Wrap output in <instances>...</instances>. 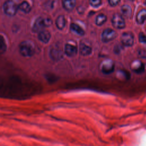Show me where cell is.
Listing matches in <instances>:
<instances>
[{"mask_svg": "<svg viewBox=\"0 0 146 146\" xmlns=\"http://www.w3.org/2000/svg\"><path fill=\"white\" fill-rule=\"evenodd\" d=\"M108 1L109 3L110 4V5H111L112 6H115L117 5L120 1V0H108Z\"/></svg>", "mask_w": 146, "mask_h": 146, "instance_id": "obj_25", "label": "cell"}, {"mask_svg": "<svg viewBox=\"0 0 146 146\" xmlns=\"http://www.w3.org/2000/svg\"><path fill=\"white\" fill-rule=\"evenodd\" d=\"M146 19V10L142 9L137 14L136 17V21L138 23L142 24Z\"/></svg>", "mask_w": 146, "mask_h": 146, "instance_id": "obj_15", "label": "cell"}, {"mask_svg": "<svg viewBox=\"0 0 146 146\" xmlns=\"http://www.w3.org/2000/svg\"><path fill=\"white\" fill-rule=\"evenodd\" d=\"M50 38L51 34L47 30H42L39 32L38 38L41 42L44 43H47L50 40Z\"/></svg>", "mask_w": 146, "mask_h": 146, "instance_id": "obj_10", "label": "cell"}, {"mask_svg": "<svg viewBox=\"0 0 146 146\" xmlns=\"http://www.w3.org/2000/svg\"><path fill=\"white\" fill-rule=\"evenodd\" d=\"M4 13L8 16H14L18 9V6L12 0L6 1L3 6Z\"/></svg>", "mask_w": 146, "mask_h": 146, "instance_id": "obj_2", "label": "cell"}, {"mask_svg": "<svg viewBox=\"0 0 146 146\" xmlns=\"http://www.w3.org/2000/svg\"><path fill=\"white\" fill-rule=\"evenodd\" d=\"M19 52L25 57L32 56L35 53V46L33 42L30 40L23 41L19 45Z\"/></svg>", "mask_w": 146, "mask_h": 146, "instance_id": "obj_1", "label": "cell"}, {"mask_svg": "<svg viewBox=\"0 0 146 146\" xmlns=\"http://www.w3.org/2000/svg\"><path fill=\"white\" fill-rule=\"evenodd\" d=\"M76 4V0H63V5L64 8L67 11L72 10Z\"/></svg>", "mask_w": 146, "mask_h": 146, "instance_id": "obj_13", "label": "cell"}, {"mask_svg": "<svg viewBox=\"0 0 146 146\" xmlns=\"http://www.w3.org/2000/svg\"><path fill=\"white\" fill-rule=\"evenodd\" d=\"M43 23H44V27L50 26L52 23V20L50 18H43Z\"/></svg>", "mask_w": 146, "mask_h": 146, "instance_id": "obj_22", "label": "cell"}, {"mask_svg": "<svg viewBox=\"0 0 146 146\" xmlns=\"http://www.w3.org/2000/svg\"><path fill=\"white\" fill-rule=\"evenodd\" d=\"M145 4H146V1H145Z\"/></svg>", "mask_w": 146, "mask_h": 146, "instance_id": "obj_27", "label": "cell"}, {"mask_svg": "<svg viewBox=\"0 0 146 146\" xmlns=\"http://www.w3.org/2000/svg\"><path fill=\"white\" fill-rule=\"evenodd\" d=\"M115 64L112 60L106 59L100 63V70L105 74H110L114 71Z\"/></svg>", "mask_w": 146, "mask_h": 146, "instance_id": "obj_3", "label": "cell"}, {"mask_svg": "<svg viewBox=\"0 0 146 146\" xmlns=\"http://www.w3.org/2000/svg\"><path fill=\"white\" fill-rule=\"evenodd\" d=\"M106 21H107V17L103 14H100L96 17L95 22L97 25L101 26L103 24H104L106 22Z\"/></svg>", "mask_w": 146, "mask_h": 146, "instance_id": "obj_19", "label": "cell"}, {"mask_svg": "<svg viewBox=\"0 0 146 146\" xmlns=\"http://www.w3.org/2000/svg\"><path fill=\"white\" fill-rule=\"evenodd\" d=\"M89 2L90 5L94 7H99L102 3L101 0H89Z\"/></svg>", "mask_w": 146, "mask_h": 146, "instance_id": "obj_21", "label": "cell"}, {"mask_svg": "<svg viewBox=\"0 0 146 146\" xmlns=\"http://www.w3.org/2000/svg\"><path fill=\"white\" fill-rule=\"evenodd\" d=\"M70 29L72 31L79 35H83L84 34V31L77 24L71 23L70 25Z\"/></svg>", "mask_w": 146, "mask_h": 146, "instance_id": "obj_16", "label": "cell"}, {"mask_svg": "<svg viewBox=\"0 0 146 146\" xmlns=\"http://www.w3.org/2000/svg\"><path fill=\"white\" fill-rule=\"evenodd\" d=\"M139 56H140L141 58H146V50L144 49H140L138 51Z\"/></svg>", "mask_w": 146, "mask_h": 146, "instance_id": "obj_24", "label": "cell"}, {"mask_svg": "<svg viewBox=\"0 0 146 146\" xmlns=\"http://www.w3.org/2000/svg\"><path fill=\"white\" fill-rule=\"evenodd\" d=\"M117 36L116 31L111 29H105L102 34V40L103 42H108L114 39Z\"/></svg>", "mask_w": 146, "mask_h": 146, "instance_id": "obj_4", "label": "cell"}, {"mask_svg": "<svg viewBox=\"0 0 146 146\" xmlns=\"http://www.w3.org/2000/svg\"><path fill=\"white\" fill-rule=\"evenodd\" d=\"M50 56L54 60H58L63 57V52L60 48L58 47H54L50 51Z\"/></svg>", "mask_w": 146, "mask_h": 146, "instance_id": "obj_8", "label": "cell"}, {"mask_svg": "<svg viewBox=\"0 0 146 146\" xmlns=\"http://www.w3.org/2000/svg\"><path fill=\"white\" fill-rule=\"evenodd\" d=\"M66 25V20L63 15H59L56 20V26L59 30L63 29Z\"/></svg>", "mask_w": 146, "mask_h": 146, "instance_id": "obj_17", "label": "cell"}, {"mask_svg": "<svg viewBox=\"0 0 146 146\" xmlns=\"http://www.w3.org/2000/svg\"><path fill=\"white\" fill-rule=\"evenodd\" d=\"M77 47L72 44L67 43L65 45L64 52L68 56H73L77 53Z\"/></svg>", "mask_w": 146, "mask_h": 146, "instance_id": "obj_9", "label": "cell"}, {"mask_svg": "<svg viewBox=\"0 0 146 146\" xmlns=\"http://www.w3.org/2000/svg\"><path fill=\"white\" fill-rule=\"evenodd\" d=\"M130 1H133L134 0H130Z\"/></svg>", "mask_w": 146, "mask_h": 146, "instance_id": "obj_26", "label": "cell"}, {"mask_svg": "<svg viewBox=\"0 0 146 146\" xmlns=\"http://www.w3.org/2000/svg\"><path fill=\"white\" fill-rule=\"evenodd\" d=\"M43 27H44L43 21L42 18H38L35 22L33 27V31L36 33L39 32L40 31L42 30Z\"/></svg>", "mask_w": 146, "mask_h": 146, "instance_id": "obj_11", "label": "cell"}, {"mask_svg": "<svg viewBox=\"0 0 146 146\" xmlns=\"http://www.w3.org/2000/svg\"><path fill=\"white\" fill-rule=\"evenodd\" d=\"M79 51L82 55L87 56L92 52V48L89 46H87L83 43H81L80 44Z\"/></svg>", "mask_w": 146, "mask_h": 146, "instance_id": "obj_12", "label": "cell"}, {"mask_svg": "<svg viewBox=\"0 0 146 146\" xmlns=\"http://www.w3.org/2000/svg\"><path fill=\"white\" fill-rule=\"evenodd\" d=\"M121 11L123 15L126 18H129L131 16L132 10L129 6L127 5H123L121 8Z\"/></svg>", "mask_w": 146, "mask_h": 146, "instance_id": "obj_18", "label": "cell"}, {"mask_svg": "<svg viewBox=\"0 0 146 146\" xmlns=\"http://www.w3.org/2000/svg\"><path fill=\"white\" fill-rule=\"evenodd\" d=\"M120 39L121 43L125 46H132L134 43V37L131 33H124L121 35Z\"/></svg>", "mask_w": 146, "mask_h": 146, "instance_id": "obj_6", "label": "cell"}, {"mask_svg": "<svg viewBox=\"0 0 146 146\" xmlns=\"http://www.w3.org/2000/svg\"><path fill=\"white\" fill-rule=\"evenodd\" d=\"M7 48V44L3 36L0 35V54H3Z\"/></svg>", "mask_w": 146, "mask_h": 146, "instance_id": "obj_20", "label": "cell"}, {"mask_svg": "<svg viewBox=\"0 0 146 146\" xmlns=\"http://www.w3.org/2000/svg\"><path fill=\"white\" fill-rule=\"evenodd\" d=\"M111 21L113 27L116 29H123L125 26V21L123 18L119 14H115L112 17Z\"/></svg>", "mask_w": 146, "mask_h": 146, "instance_id": "obj_5", "label": "cell"}, {"mask_svg": "<svg viewBox=\"0 0 146 146\" xmlns=\"http://www.w3.org/2000/svg\"><path fill=\"white\" fill-rule=\"evenodd\" d=\"M131 69L136 74H141L144 72V64L140 60H135L130 64Z\"/></svg>", "mask_w": 146, "mask_h": 146, "instance_id": "obj_7", "label": "cell"}, {"mask_svg": "<svg viewBox=\"0 0 146 146\" xmlns=\"http://www.w3.org/2000/svg\"><path fill=\"white\" fill-rule=\"evenodd\" d=\"M139 41L142 43H144L146 45V36L142 33H140L139 35Z\"/></svg>", "mask_w": 146, "mask_h": 146, "instance_id": "obj_23", "label": "cell"}, {"mask_svg": "<svg viewBox=\"0 0 146 146\" xmlns=\"http://www.w3.org/2000/svg\"><path fill=\"white\" fill-rule=\"evenodd\" d=\"M18 6V9H19L20 10L22 11L25 13H29L31 10V7L29 5V3L26 1H23Z\"/></svg>", "mask_w": 146, "mask_h": 146, "instance_id": "obj_14", "label": "cell"}]
</instances>
